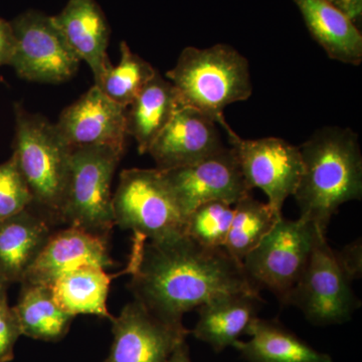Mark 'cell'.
Segmentation results:
<instances>
[{
    "instance_id": "cell-19",
    "label": "cell",
    "mask_w": 362,
    "mask_h": 362,
    "mask_svg": "<svg viewBox=\"0 0 362 362\" xmlns=\"http://www.w3.org/2000/svg\"><path fill=\"white\" fill-rule=\"evenodd\" d=\"M313 39L335 61L358 66L362 35L346 14L324 0H294Z\"/></svg>"
},
{
    "instance_id": "cell-23",
    "label": "cell",
    "mask_w": 362,
    "mask_h": 362,
    "mask_svg": "<svg viewBox=\"0 0 362 362\" xmlns=\"http://www.w3.org/2000/svg\"><path fill=\"white\" fill-rule=\"evenodd\" d=\"M21 335L47 342L63 339L70 330L74 317L62 310L52 287L21 284L18 303L13 307Z\"/></svg>"
},
{
    "instance_id": "cell-21",
    "label": "cell",
    "mask_w": 362,
    "mask_h": 362,
    "mask_svg": "<svg viewBox=\"0 0 362 362\" xmlns=\"http://www.w3.org/2000/svg\"><path fill=\"white\" fill-rule=\"evenodd\" d=\"M180 105L173 85L156 71L126 110L127 135L134 137L140 154L148 152Z\"/></svg>"
},
{
    "instance_id": "cell-7",
    "label": "cell",
    "mask_w": 362,
    "mask_h": 362,
    "mask_svg": "<svg viewBox=\"0 0 362 362\" xmlns=\"http://www.w3.org/2000/svg\"><path fill=\"white\" fill-rule=\"evenodd\" d=\"M321 235L311 221L279 218L270 233L243 259L247 278L257 289L273 293L280 303L296 286Z\"/></svg>"
},
{
    "instance_id": "cell-30",
    "label": "cell",
    "mask_w": 362,
    "mask_h": 362,
    "mask_svg": "<svg viewBox=\"0 0 362 362\" xmlns=\"http://www.w3.org/2000/svg\"><path fill=\"white\" fill-rule=\"evenodd\" d=\"M13 26L8 21L0 18V66L9 65L14 51Z\"/></svg>"
},
{
    "instance_id": "cell-16",
    "label": "cell",
    "mask_w": 362,
    "mask_h": 362,
    "mask_svg": "<svg viewBox=\"0 0 362 362\" xmlns=\"http://www.w3.org/2000/svg\"><path fill=\"white\" fill-rule=\"evenodd\" d=\"M52 21L80 61L89 66L95 85H99L112 66L107 54L110 28L101 7L95 0H69Z\"/></svg>"
},
{
    "instance_id": "cell-4",
    "label": "cell",
    "mask_w": 362,
    "mask_h": 362,
    "mask_svg": "<svg viewBox=\"0 0 362 362\" xmlns=\"http://www.w3.org/2000/svg\"><path fill=\"white\" fill-rule=\"evenodd\" d=\"M13 158L33 197L32 209L52 225L62 223L71 148L52 124L40 114L14 107Z\"/></svg>"
},
{
    "instance_id": "cell-11",
    "label": "cell",
    "mask_w": 362,
    "mask_h": 362,
    "mask_svg": "<svg viewBox=\"0 0 362 362\" xmlns=\"http://www.w3.org/2000/svg\"><path fill=\"white\" fill-rule=\"evenodd\" d=\"M161 173L185 218L204 202L223 201L233 206L252 192L245 182L232 147H225L190 165Z\"/></svg>"
},
{
    "instance_id": "cell-29",
    "label": "cell",
    "mask_w": 362,
    "mask_h": 362,
    "mask_svg": "<svg viewBox=\"0 0 362 362\" xmlns=\"http://www.w3.org/2000/svg\"><path fill=\"white\" fill-rule=\"evenodd\" d=\"M338 262L343 270L354 282L361 279L362 275V247L361 240H356L351 244L346 245L340 251H335Z\"/></svg>"
},
{
    "instance_id": "cell-31",
    "label": "cell",
    "mask_w": 362,
    "mask_h": 362,
    "mask_svg": "<svg viewBox=\"0 0 362 362\" xmlns=\"http://www.w3.org/2000/svg\"><path fill=\"white\" fill-rule=\"evenodd\" d=\"M324 1L328 2L331 6L337 7L343 13L346 14L356 25L361 21L362 0H324Z\"/></svg>"
},
{
    "instance_id": "cell-10",
    "label": "cell",
    "mask_w": 362,
    "mask_h": 362,
    "mask_svg": "<svg viewBox=\"0 0 362 362\" xmlns=\"http://www.w3.org/2000/svg\"><path fill=\"white\" fill-rule=\"evenodd\" d=\"M14 51L9 66L30 82L59 84L76 75L80 59L52 21V16L28 11L14 18Z\"/></svg>"
},
{
    "instance_id": "cell-26",
    "label": "cell",
    "mask_w": 362,
    "mask_h": 362,
    "mask_svg": "<svg viewBox=\"0 0 362 362\" xmlns=\"http://www.w3.org/2000/svg\"><path fill=\"white\" fill-rule=\"evenodd\" d=\"M233 216V204L223 201L204 202L188 214L185 235L202 246L223 247Z\"/></svg>"
},
{
    "instance_id": "cell-17",
    "label": "cell",
    "mask_w": 362,
    "mask_h": 362,
    "mask_svg": "<svg viewBox=\"0 0 362 362\" xmlns=\"http://www.w3.org/2000/svg\"><path fill=\"white\" fill-rule=\"evenodd\" d=\"M262 302L261 295L249 293H226L214 297L197 308L199 320L190 333L214 351H223L247 335L250 326L258 318Z\"/></svg>"
},
{
    "instance_id": "cell-9",
    "label": "cell",
    "mask_w": 362,
    "mask_h": 362,
    "mask_svg": "<svg viewBox=\"0 0 362 362\" xmlns=\"http://www.w3.org/2000/svg\"><path fill=\"white\" fill-rule=\"evenodd\" d=\"M218 125L228 134L247 187L263 190L274 213L282 216L284 202L294 195L303 173L299 147L276 137L243 139L225 118Z\"/></svg>"
},
{
    "instance_id": "cell-28",
    "label": "cell",
    "mask_w": 362,
    "mask_h": 362,
    "mask_svg": "<svg viewBox=\"0 0 362 362\" xmlns=\"http://www.w3.org/2000/svg\"><path fill=\"white\" fill-rule=\"evenodd\" d=\"M21 337L20 323L7 297L0 298V362H9L14 357V347Z\"/></svg>"
},
{
    "instance_id": "cell-18",
    "label": "cell",
    "mask_w": 362,
    "mask_h": 362,
    "mask_svg": "<svg viewBox=\"0 0 362 362\" xmlns=\"http://www.w3.org/2000/svg\"><path fill=\"white\" fill-rule=\"evenodd\" d=\"M52 226L32 207L0 221V276L8 284L23 282L51 237Z\"/></svg>"
},
{
    "instance_id": "cell-24",
    "label": "cell",
    "mask_w": 362,
    "mask_h": 362,
    "mask_svg": "<svg viewBox=\"0 0 362 362\" xmlns=\"http://www.w3.org/2000/svg\"><path fill=\"white\" fill-rule=\"evenodd\" d=\"M282 216L274 213L268 202L258 201L252 194L245 195L233 204L232 225L223 249L243 262Z\"/></svg>"
},
{
    "instance_id": "cell-8",
    "label": "cell",
    "mask_w": 362,
    "mask_h": 362,
    "mask_svg": "<svg viewBox=\"0 0 362 362\" xmlns=\"http://www.w3.org/2000/svg\"><path fill=\"white\" fill-rule=\"evenodd\" d=\"M351 283L326 237H320L301 278L283 305L297 307L314 325L345 323L361 305Z\"/></svg>"
},
{
    "instance_id": "cell-3",
    "label": "cell",
    "mask_w": 362,
    "mask_h": 362,
    "mask_svg": "<svg viewBox=\"0 0 362 362\" xmlns=\"http://www.w3.org/2000/svg\"><path fill=\"white\" fill-rule=\"evenodd\" d=\"M166 78L181 105L197 109L216 124L225 118L226 106L246 101L252 93L249 62L226 44L185 47Z\"/></svg>"
},
{
    "instance_id": "cell-14",
    "label": "cell",
    "mask_w": 362,
    "mask_h": 362,
    "mask_svg": "<svg viewBox=\"0 0 362 362\" xmlns=\"http://www.w3.org/2000/svg\"><path fill=\"white\" fill-rule=\"evenodd\" d=\"M216 125L197 109L180 105L147 153L160 170L201 161L226 147Z\"/></svg>"
},
{
    "instance_id": "cell-1",
    "label": "cell",
    "mask_w": 362,
    "mask_h": 362,
    "mask_svg": "<svg viewBox=\"0 0 362 362\" xmlns=\"http://www.w3.org/2000/svg\"><path fill=\"white\" fill-rule=\"evenodd\" d=\"M127 274L134 299L153 315L183 325V315L226 293L259 295L223 247L202 246L187 235L150 242L134 237Z\"/></svg>"
},
{
    "instance_id": "cell-27",
    "label": "cell",
    "mask_w": 362,
    "mask_h": 362,
    "mask_svg": "<svg viewBox=\"0 0 362 362\" xmlns=\"http://www.w3.org/2000/svg\"><path fill=\"white\" fill-rule=\"evenodd\" d=\"M32 204V194L11 156L0 164V221L21 213Z\"/></svg>"
},
{
    "instance_id": "cell-6",
    "label": "cell",
    "mask_w": 362,
    "mask_h": 362,
    "mask_svg": "<svg viewBox=\"0 0 362 362\" xmlns=\"http://www.w3.org/2000/svg\"><path fill=\"white\" fill-rule=\"evenodd\" d=\"M123 154L107 146L71 149L62 223L109 238L115 226L112 180Z\"/></svg>"
},
{
    "instance_id": "cell-12",
    "label": "cell",
    "mask_w": 362,
    "mask_h": 362,
    "mask_svg": "<svg viewBox=\"0 0 362 362\" xmlns=\"http://www.w3.org/2000/svg\"><path fill=\"white\" fill-rule=\"evenodd\" d=\"M110 352L103 362H168L190 331L153 315L137 300L112 318Z\"/></svg>"
},
{
    "instance_id": "cell-15",
    "label": "cell",
    "mask_w": 362,
    "mask_h": 362,
    "mask_svg": "<svg viewBox=\"0 0 362 362\" xmlns=\"http://www.w3.org/2000/svg\"><path fill=\"white\" fill-rule=\"evenodd\" d=\"M113 265L108 238L93 235L77 226H66L52 233L21 284L52 287L62 276L80 267L107 269Z\"/></svg>"
},
{
    "instance_id": "cell-32",
    "label": "cell",
    "mask_w": 362,
    "mask_h": 362,
    "mask_svg": "<svg viewBox=\"0 0 362 362\" xmlns=\"http://www.w3.org/2000/svg\"><path fill=\"white\" fill-rule=\"evenodd\" d=\"M168 362H192L187 342L183 341L176 347Z\"/></svg>"
},
{
    "instance_id": "cell-2",
    "label": "cell",
    "mask_w": 362,
    "mask_h": 362,
    "mask_svg": "<svg viewBox=\"0 0 362 362\" xmlns=\"http://www.w3.org/2000/svg\"><path fill=\"white\" fill-rule=\"evenodd\" d=\"M303 173L293 197L300 218L326 235L333 214L345 202L361 199L362 156L358 136L349 128L317 130L299 146Z\"/></svg>"
},
{
    "instance_id": "cell-25",
    "label": "cell",
    "mask_w": 362,
    "mask_h": 362,
    "mask_svg": "<svg viewBox=\"0 0 362 362\" xmlns=\"http://www.w3.org/2000/svg\"><path fill=\"white\" fill-rule=\"evenodd\" d=\"M120 52L118 65H112L96 86L107 97L127 108L157 71L148 62L131 51L127 42H121Z\"/></svg>"
},
{
    "instance_id": "cell-33",
    "label": "cell",
    "mask_w": 362,
    "mask_h": 362,
    "mask_svg": "<svg viewBox=\"0 0 362 362\" xmlns=\"http://www.w3.org/2000/svg\"><path fill=\"white\" fill-rule=\"evenodd\" d=\"M8 285V283L0 276V298L6 297V290Z\"/></svg>"
},
{
    "instance_id": "cell-13",
    "label": "cell",
    "mask_w": 362,
    "mask_h": 362,
    "mask_svg": "<svg viewBox=\"0 0 362 362\" xmlns=\"http://www.w3.org/2000/svg\"><path fill=\"white\" fill-rule=\"evenodd\" d=\"M126 110L94 85L62 112L56 127L71 149L107 146L125 152Z\"/></svg>"
},
{
    "instance_id": "cell-5",
    "label": "cell",
    "mask_w": 362,
    "mask_h": 362,
    "mask_svg": "<svg viewBox=\"0 0 362 362\" xmlns=\"http://www.w3.org/2000/svg\"><path fill=\"white\" fill-rule=\"evenodd\" d=\"M114 223L134 237L162 242L185 235L187 218L158 168L125 169L112 197Z\"/></svg>"
},
{
    "instance_id": "cell-22",
    "label": "cell",
    "mask_w": 362,
    "mask_h": 362,
    "mask_svg": "<svg viewBox=\"0 0 362 362\" xmlns=\"http://www.w3.org/2000/svg\"><path fill=\"white\" fill-rule=\"evenodd\" d=\"M114 277L102 267H80L58 279L52 294L59 308L74 317L94 315L111 321L107 300Z\"/></svg>"
},
{
    "instance_id": "cell-20",
    "label": "cell",
    "mask_w": 362,
    "mask_h": 362,
    "mask_svg": "<svg viewBox=\"0 0 362 362\" xmlns=\"http://www.w3.org/2000/svg\"><path fill=\"white\" fill-rule=\"evenodd\" d=\"M247 335L249 340L239 339L233 346L247 362H333L276 320L258 317Z\"/></svg>"
}]
</instances>
